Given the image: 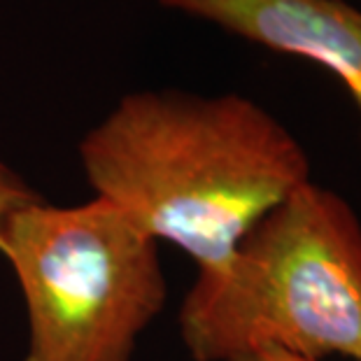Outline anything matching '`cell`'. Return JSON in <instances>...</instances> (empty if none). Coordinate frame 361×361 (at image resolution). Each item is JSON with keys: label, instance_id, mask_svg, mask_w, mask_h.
<instances>
[{"label": "cell", "instance_id": "obj_1", "mask_svg": "<svg viewBox=\"0 0 361 361\" xmlns=\"http://www.w3.org/2000/svg\"><path fill=\"white\" fill-rule=\"evenodd\" d=\"M80 161L96 198L175 245L198 273L224 266L312 180L301 140L243 94L133 91L82 137Z\"/></svg>", "mask_w": 361, "mask_h": 361}, {"label": "cell", "instance_id": "obj_2", "mask_svg": "<svg viewBox=\"0 0 361 361\" xmlns=\"http://www.w3.org/2000/svg\"><path fill=\"white\" fill-rule=\"evenodd\" d=\"M178 326L194 361H233L257 350L361 361L359 212L338 191L305 182L224 266L196 275Z\"/></svg>", "mask_w": 361, "mask_h": 361}, {"label": "cell", "instance_id": "obj_3", "mask_svg": "<svg viewBox=\"0 0 361 361\" xmlns=\"http://www.w3.org/2000/svg\"><path fill=\"white\" fill-rule=\"evenodd\" d=\"M0 255L24 296L26 361H133L168 298L159 243L96 196L19 210Z\"/></svg>", "mask_w": 361, "mask_h": 361}, {"label": "cell", "instance_id": "obj_4", "mask_svg": "<svg viewBox=\"0 0 361 361\" xmlns=\"http://www.w3.org/2000/svg\"><path fill=\"white\" fill-rule=\"evenodd\" d=\"M247 42L326 68L361 119V5L352 0H159ZM361 145V130H359Z\"/></svg>", "mask_w": 361, "mask_h": 361}, {"label": "cell", "instance_id": "obj_5", "mask_svg": "<svg viewBox=\"0 0 361 361\" xmlns=\"http://www.w3.org/2000/svg\"><path fill=\"white\" fill-rule=\"evenodd\" d=\"M37 201H42V196L12 166L0 159V240L14 214Z\"/></svg>", "mask_w": 361, "mask_h": 361}, {"label": "cell", "instance_id": "obj_6", "mask_svg": "<svg viewBox=\"0 0 361 361\" xmlns=\"http://www.w3.org/2000/svg\"><path fill=\"white\" fill-rule=\"evenodd\" d=\"M233 361H310V359L289 355V352H282V350H257V352H250V355L238 357Z\"/></svg>", "mask_w": 361, "mask_h": 361}, {"label": "cell", "instance_id": "obj_7", "mask_svg": "<svg viewBox=\"0 0 361 361\" xmlns=\"http://www.w3.org/2000/svg\"><path fill=\"white\" fill-rule=\"evenodd\" d=\"M355 3H357V5H361V0H355Z\"/></svg>", "mask_w": 361, "mask_h": 361}]
</instances>
